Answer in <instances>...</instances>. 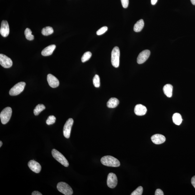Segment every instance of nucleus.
<instances>
[{"instance_id": "nucleus-1", "label": "nucleus", "mask_w": 195, "mask_h": 195, "mask_svg": "<svg viewBox=\"0 0 195 195\" xmlns=\"http://www.w3.org/2000/svg\"><path fill=\"white\" fill-rule=\"evenodd\" d=\"M103 165L111 167H119L121 165L120 161L116 158L112 156H103L101 160Z\"/></svg>"}, {"instance_id": "nucleus-34", "label": "nucleus", "mask_w": 195, "mask_h": 195, "mask_svg": "<svg viewBox=\"0 0 195 195\" xmlns=\"http://www.w3.org/2000/svg\"><path fill=\"white\" fill-rule=\"evenodd\" d=\"M191 3L194 5H195V0H191Z\"/></svg>"}, {"instance_id": "nucleus-10", "label": "nucleus", "mask_w": 195, "mask_h": 195, "mask_svg": "<svg viewBox=\"0 0 195 195\" xmlns=\"http://www.w3.org/2000/svg\"><path fill=\"white\" fill-rule=\"evenodd\" d=\"M150 55L149 50H146L140 53L137 58V62L138 64H141L145 62Z\"/></svg>"}, {"instance_id": "nucleus-32", "label": "nucleus", "mask_w": 195, "mask_h": 195, "mask_svg": "<svg viewBox=\"0 0 195 195\" xmlns=\"http://www.w3.org/2000/svg\"><path fill=\"white\" fill-rule=\"evenodd\" d=\"M32 195H42V194H41V193H40L39 191H34L32 192Z\"/></svg>"}, {"instance_id": "nucleus-27", "label": "nucleus", "mask_w": 195, "mask_h": 195, "mask_svg": "<svg viewBox=\"0 0 195 195\" xmlns=\"http://www.w3.org/2000/svg\"><path fill=\"white\" fill-rule=\"evenodd\" d=\"M56 118L54 116H50L46 121V124L48 125L54 124L56 122Z\"/></svg>"}, {"instance_id": "nucleus-7", "label": "nucleus", "mask_w": 195, "mask_h": 195, "mask_svg": "<svg viewBox=\"0 0 195 195\" xmlns=\"http://www.w3.org/2000/svg\"><path fill=\"white\" fill-rule=\"evenodd\" d=\"M73 120L72 118H69L66 121L63 128V135L65 138H69L70 136L71 128L73 126Z\"/></svg>"}, {"instance_id": "nucleus-12", "label": "nucleus", "mask_w": 195, "mask_h": 195, "mask_svg": "<svg viewBox=\"0 0 195 195\" xmlns=\"http://www.w3.org/2000/svg\"><path fill=\"white\" fill-rule=\"evenodd\" d=\"M30 169L35 173H38L40 172L41 166L40 164L34 160H31L28 163Z\"/></svg>"}, {"instance_id": "nucleus-18", "label": "nucleus", "mask_w": 195, "mask_h": 195, "mask_svg": "<svg viewBox=\"0 0 195 195\" xmlns=\"http://www.w3.org/2000/svg\"><path fill=\"white\" fill-rule=\"evenodd\" d=\"M119 103V100L115 98H111L108 101L107 105L109 108H114L118 105Z\"/></svg>"}, {"instance_id": "nucleus-8", "label": "nucleus", "mask_w": 195, "mask_h": 195, "mask_svg": "<svg viewBox=\"0 0 195 195\" xmlns=\"http://www.w3.org/2000/svg\"><path fill=\"white\" fill-rule=\"evenodd\" d=\"M118 178L116 175L114 173H110L108 175L107 177V186L110 188H114L116 187L118 184Z\"/></svg>"}, {"instance_id": "nucleus-22", "label": "nucleus", "mask_w": 195, "mask_h": 195, "mask_svg": "<svg viewBox=\"0 0 195 195\" xmlns=\"http://www.w3.org/2000/svg\"><path fill=\"white\" fill-rule=\"evenodd\" d=\"M45 106L43 104L37 105L34 110V114L35 115H38L42 111L45 109Z\"/></svg>"}, {"instance_id": "nucleus-5", "label": "nucleus", "mask_w": 195, "mask_h": 195, "mask_svg": "<svg viewBox=\"0 0 195 195\" xmlns=\"http://www.w3.org/2000/svg\"><path fill=\"white\" fill-rule=\"evenodd\" d=\"M57 188L60 192L65 195H72L73 194V191L72 188L66 183L61 182L58 183Z\"/></svg>"}, {"instance_id": "nucleus-9", "label": "nucleus", "mask_w": 195, "mask_h": 195, "mask_svg": "<svg viewBox=\"0 0 195 195\" xmlns=\"http://www.w3.org/2000/svg\"><path fill=\"white\" fill-rule=\"evenodd\" d=\"M0 64L4 68H9L12 66L13 63L10 58L3 54H0Z\"/></svg>"}, {"instance_id": "nucleus-3", "label": "nucleus", "mask_w": 195, "mask_h": 195, "mask_svg": "<svg viewBox=\"0 0 195 195\" xmlns=\"http://www.w3.org/2000/svg\"><path fill=\"white\" fill-rule=\"evenodd\" d=\"M120 52L118 47H115L111 53V61L112 64L115 68H118L119 66Z\"/></svg>"}, {"instance_id": "nucleus-23", "label": "nucleus", "mask_w": 195, "mask_h": 195, "mask_svg": "<svg viewBox=\"0 0 195 195\" xmlns=\"http://www.w3.org/2000/svg\"><path fill=\"white\" fill-rule=\"evenodd\" d=\"M25 35L26 39L29 41H32L34 39V36L32 34V32L29 28H26L24 32Z\"/></svg>"}, {"instance_id": "nucleus-24", "label": "nucleus", "mask_w": 195, "mask_h": 195, "mask_svg": "<svg viewBox=\"0 0 195 195\" xmlns=\"http://www.w3.org/2000/svg\"><path fill=\"white\" fill-rule=\"evenodd\" d=\"M92 56V54L90 51H87L83 55L81 58V61L83 63H84L89 60Z\"/></svg>"}, {"instance_id": "nucleus-13", "label": "nucleus", "mask_w": 195, "mask_h": 195, "mask_svg": "<svg viewBox=\"0 0 195 195\" xmlns=\"http://www.w3.org/2000/svg\"><path fill=\"white\" fill-rule=\"evenodd\" d=\"M47 81L50 86L52 88H56L59 86V82L56 77L49 74L47 76Z\"/></svg>"}, {"instance_id": "nucleus-25", "label": "nucleus", "mask_w": 195, "mask_h": 195, "mask_svg": "<svg viewBox=\"0 0 195 195\" xmlns=\"http://www.w3.org/2000/svg\"><path fill=\"white\" fill-rule=\"evenodd\" d=\"M93 85L96 88H99L100 86V78L99 76L96 74L93 79Z\"/></svg>"}, {"instance_id": "nucleus-21", "label": "nucleus", "mask_w": 195, "mask_h": 195, "mask_svg": "<svg viewBox=\"0 0 195 195\" xmlns=\"http://www.w3.org/2000/svg\"><path fill=\"white\" fill-rule=\"evenodd\" d=\"M53 33H54V30L50 26L45 27L42 31V33L43 35L45 36H49L52 34Z\"/></svg>"}, {"instance_id": "nucleus-17", "label": "nucleus", "mask_w": 195, "mask_h": 195, "mask_svg": "<svg viewBox=\"0 0 195 195\" xmlns=\"http://www.w3.org/2000/svg\"><path fill=\"white\" fill-rule=\"evenodd\" d=\"M164 93L167 96L171 98L172 96L173 86L170 84L165 85L163 88Z\"/></svg>"}, {"instance_id": "nucleus-35", "label": "nucleus", "mask_w": 195, "mask_h": 195, "mask_svg": "<svg viewBox=\"0 0 195 195\" xmlns=\"http://www.w3.org/2000/svg\"><path fill=\"white\" fill-rule=\"evenodd\" d=\"M3 144V143L2 141H0V147H1V146H2Z\"/></svg>"}, {"instance_id": "nucleus-4", "label": "nucleus", "mask_w": 195, "mask_h": 195, "mask_svg": "<svg viewBox=\"0 0 195 195\" xmlns=\"http://www.w3.org/2000/svg\"><path fill=\"white\" fill-rule=\"evenodd\" d=\"M12 114V110L10 107L4 108L0 114L1 122L3 124H5L9 121Z\"/></svg>"}, {"instance_id": "nucleus-28", "label": "nucleus", "mask_w": 195, "mask_h": 195, "mask_svg": "<svg viewBox=\"0 0 195 195\" xmlns=\"http://www.w3.org/2000/svg\"><path fill=\"white\" fill-rule=\"evenodd\" d=\"M108 28L107 26H103L96 31V34L99 36L104 34L107 31Z\"/></svg>"}, {"instance_id": "nucleus-31", "label": "nucleus", "mask_w": 195, "mask_h": 195, "mask_svg": "<svg viewBox=\"0 0 195 195\" xmlns=\"http://www.w3.org/2000/svg\"><path fill=\"white\" fill-rule=\"evenodd\" d=\"M191 183L193 186L195 188V176L193 177L192 179H191Z\"/></svg>"}, {"instance_id": "nucleus-11", "label": "nucleus", "mask_w": 195, "mask_h": 195, "mask_svg": "<svg viewBox=\"0 0 195 195\" xmlns=\"http://www.w3.org/2000/svg\"><path fill=\"white\" fill-rule=\"evenodd\" d=\"M9 33V26L7 21L6 20H3L1 23L0 33L3 37H6L8 36Z\"/></svg>"}, {"instance_id": "nucleus-29", "label": "nucleus", "mask_w": 195, "mask_h": 195, "mask_svg": "<svg viewBox=\"0 0 195 195\" xmlns=\"http://www.w3.org/2000/svg\"><path fill=\"white\" fill-rule=\"evenodd\" d=\"M121 4L123 8H127L129 5V0H121Z\"/></svg>"}, {"instance_id": "nucleus-16", "label": "nucleus", "mask_w": 195, "mask_h": 195, "mask_svg": "<svg viewBox=\"0 0 195 195\" xmlns=\"http://www.w3.org/2000/svg\"><path fill=\"white\" fill-rule=\"evenodd\" d=\"M56 46V45H52L45 48L42 51L41 54L43 56H50L53 54Z\"/></svg>"}, {"instance_id": "nucleus-20", "label": "nucleus", "mask_w": 195, "mask_h": 195, "mask_svg": "<svg viewBox=\"0 0 195 195\" xmlns=\"http://www.w3.org/2000/svg\"><path fill=\"white\" fill-rule=\"evenodd\" d=\"M172 120L173 123L177 126L180 125L183 121L181 115L178 113H175L173 115Z\"/></svg>"}, {"instance_id": "nucleus-33", "label": "nucleus", "mask_w": 195, "mask_h": 195, "mask_svg": "<svg viewBox=\"0 0 195 195\" xmlns=\"http://www.w3.org/2000/svg\"><path fill=\"white\" fill-rule=\"evenodd\" d=\"M158 0H151V4L154 5L156 4L157 3Z\"/></svg>"}, {"instance_id": "nucleus-26", "label": "nucleus", "mask_w": 195, "mask_h": 195, "mask_svg": "<svg viewBox=\"0 0 195 195\" xmlns=\"http://www.w3.org/2000/svg\"><path fill=\"white\" fill-rule=\"evenodd\" d=\"M143 188L142 186H140L138 187L131 193V195H142Z\"/></svg>"}, {"instance_id": "nucleus-30", "label": "nucleus", "mask_w": 195, "mask_h": 195, "mask_svg": "<svg viewBox=\"0 0 195 195\" xmlns=\"http://www.w3.org/2000/svg\"><path fill=\"white\" fill-rule=\"evenodd\" d=\"M155 195H164V193H163L162 190L161 189H158L156 190V192H155Z\"/></svg>"}, {"instance_id": "nucleus-14", "label": "nucleus", "mask_w": 195, "mask_h": 195, "mask_svg": "<svg viewBox=\"0 0 195 195\" xmlns=\"http://www.w3.org/2000/svg\"><path fill=\"white\" fill-rule=\"evenodd\" d=\"M147 109L145 106L141 104L136 105L134 108L135 114L137 116L144 115L146 113Z\"/></svg>"}, {"instance_id": "nucleus-19", "label": "nucleus", "mask_w": 195, "mask_h": 195, "mask_svg": "<svg viewBox=\"0 0 195 195\" xmlns=\"http://www.w3.org/2000/svg\"><path fill=\"white\" fill-rule=\"evenodd\" d=\"M144 26V22L142 19H141L138 21L134 26V31L136 32L141 31L143 29Z\"/></svg>"}, {"instance_id": "nucleus-15", "label": "nucleus", "mask_w": 195, "mask_h": 195, "mask_svg": "<svg viewBox=\"0 0 195 195\" xmlns=\"http://www.w3.org/2000/svg\"><path fill=\"white\" fill-rule=\"evenodd\" d=\"M151 139L154 144L159 145L164 142L166 139L165 137L162 135L156 134L151 137Z\"/></svg>"}, {"instance_id": "nucleus-2", "label": "nucleus", "mask_w": 195, "mask_h": 195, "mask_svg": "<svg viewBox=\"0 0 195 195\" xmlns=\"http://www.w3.org/2000/svg\"><path fill=\"white\" fill-rule=\"evenodd\" d=\"M51 153L53 157L58 162L63 165V166H64L65 167H68L69 166V163H68L67 159L59 151L56 149H53L52 150Z\"/></svg>"}, {"instance_id": "nucleus-6", "label": "nucleus", "mask_w": 195, "mask_h": 195, "mask_svg": "<svg viewBox=\"0 0 195 195\" xmlns=\"http://www.w3.org/2000/svg\"><path fill=\"white\" fill-rule=\"evenodd\" d=\"M26 83L21 82L17 83L10 90L9 94L11 96H16L20 94L24 89Z\"/></svg>"}]
</instances>
